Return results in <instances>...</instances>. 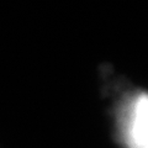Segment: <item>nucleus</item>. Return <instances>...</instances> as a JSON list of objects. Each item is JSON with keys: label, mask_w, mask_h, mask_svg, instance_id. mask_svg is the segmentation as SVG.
I'll use <instances>...</instances> for the list:
<instances>
[{"label": "nucleus", "mask_w": 148, "mask_h": 148, "mask_svg": "<svg viewBox=\"0 0 148 148\" xmlns=\"http://www.w3.org/2000/svg\"><path fill=\"white\" fill-rule=\"evenodd\" d=\"M148 96L142 92L132 104L127 122V143L130 148H148Z\"/></svg>", "instance_id": "f257e3e1"}]
</instances>
